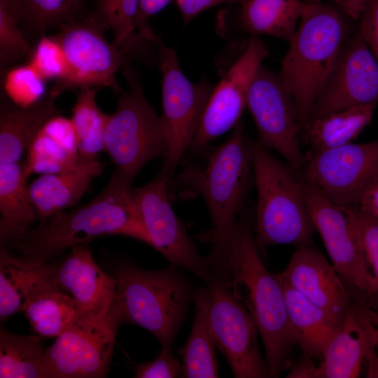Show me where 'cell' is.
I'll use <instances>...</instances> for the list:
<instances>
[{"mask_svg":"<svg viewBox=\"0 0 378 378\" xmlns=\"http://www.w3.org/2000/svg\"><path fill=\"white\" fill-rule=\"evenodd\" d=\"M132 182L114 170L105 188L89 202L57 211L38 221L9 246L20 257L51 262L64 251L104 235H122L150 246L132 196Z\"/></svg>","mask_w":378,"mask_h":378,"instance_id":"cell-1","label":"cell"},{"mask_svg":"<svg viewBox=\"0 0 378 378\" xmlns=\"http://www.w3.org/2000/svg\"><path fill=\"white\" fill-rule=\"evenodd\" d=\"M178 181L183 196H200L206 203L211 227L199 240L211 244L206 259L211 273L225 277L230 239L254 183L250 141L243 122L239 121L227 140L208 156L204 167L186 166Z\"/></svg>","mask_w":378,"mask_h":378,"instance_id":"cell-2","label":"cell"},{"mask_svg":"<svg viewBox=\"0 0 378 378\" xmlns=\"http://www.w3.org/2000/svg\"><path fill=\"white\" fill-rule=\"evenodd\" d=\"M259 251L253 225L246 217L239 216L226 252L229 286L257 325L270 377H277L289 368L297 342L279 274L266 268Z\"/></svg>","mask_w":378,"mask_h":378,"instance_id":"cell-3","label":"cell"},{"mask_svg":"<svg viewBox=\"0 0 378 378\" xmlns=\"http://www.w3.org/2000/svg\"><path fill=\"white\" fill-rule=\"evenodd\" d=\"M349 31L334 5L305 3L279 74L295 103L300 132Z\"/></svg>","mask_w":378,"mask_h":378,"instance_id":"cell-4","label":"cell"},{"mask_svg":"<svg viewBox=\"0 0 378 378\" xmlns=\"http://www.w3.org/2000/svg\"><path fill=\"white\" fill-rule=\"evenodd\" d=\"M116 290L111 309L122 324L139 326L161 346L172 347L183 323L193 290L188 280L170 265L147 270L125 262L115 269Z\"/></svg>","mask_w":378,"mask_h":378,"instance_id":"cell-5","label":"cell"},{"mask_svg":"<svg viewBox=\"0 0 378 378\" xmlns=\"http://www.w3.org/2000/svg\"><path fill=\"white\" fill-rule=\"evenodd\" d=\"M250 150L258 193L253 233L259 250L311 244L316 229L302 176L258 141H250Z\"/></svg>","mask_w":378,"mask_h":378,"instance_id":"cell-6","label":"cell"},{"mask_svg":"<svg viewBox=\"0 0 378 378\" xmlns=\"http://www.w3.org/2000/svg\"><path fill=\"white\" fill-rule=\"evenodd\" d=\"M122 70L128 89L120 90L116 109L110 114L104 134V151L115 164V170L133 182L147 163L164 157L167 143L160 117L147 101L129 60Z\"/></svg>","mask_w":378,"mask_h":378,"instance_id":"cell-7","label":"cell"},{"mask_svg":"<svg viewBox=\"0 0 378 378\" xmlns=\"http://www.w3.org/2000/svg\"><path fill=\"white\" fill-rule=\"evenodd\" d=\"M52 36L61 45L68 59L70 73L55 83L49 94L57 97L66 90L83 88H110L120 90L115 74L129 60L105 36L107 27L95 11L72 20Z\"/></svg>","mask_w":378,"mask_h":378,"instance_id":"cell-8","label":"cell"},{"mask_svg":"<svg viewBox=\"0 0 378 378\" xmlns=\"http://www.w3.org/2000/svg\"><path fill=\"white\" fill-rule=\"evenodd\" d=\"M158 57L162 74L160 120L167 143L161 169L172 186L176 168L190 146L215 88L205 79L197 83L189 80L173 49L160 45Z\"/></svg>","mask_w":378,"mask_h":378,"instance_id":"cell-9","label":"cell"},{"mask_svg":"<svg viewBox=\"0 0 378 378\" xmlns=\"http://www.w3.org/2000/svg\"><path fill=\"white\" fill-rule=\"evenodd\" d=\"M121 326L111 307L101 316L78 319L45 349L42 378L106 377Z\"/></svg>","mask_w":378,"mask_h":378,"instance_id":"cell-10","label":"cell"},{"mask_svg":"<svg viewBox=\"0 0 378 378\" xmlns=\"http://www.w3.org/2000/svg\"><path fill=\"white\" fill-rule=\"evenodd\" d=\"M209 290L207 321L215 347L224 356L236 378L270 377L258 347L257 325L233 295L227 282L213 276Z\"/></svg>","mask_w":378,"mask_h":378,"instance_id":"cell-11","label":"cell"},{"mask_svg":"<svg viewBox=\"0 0 378 378\" xmlns=\"http://www.w3.org/2000/svg\"><path fill=\"white\" fill-rule=\"evenodd\" d=\"M170 188L169 178L162 169L146 185L132 188L141 220L151 246L172 265L207 284L212 278L210 267L176 215L170 202Z\"/></svg>","mask_w":378,"mask_h":378,"instance_id":"cell-12","label":"cell"},{"mask_svg":"<svg viewBox=\"0 0 378 378\" xmlns=\"http://www.w3.org/2000/svg\"><path fill=\"white\" fill-rule=\"evenodd\" d=\"M302 178L341 207L355 206L378 180V140L304 155Z\"/></svg>","mask_w":378,"mask_h":378,"instance_id":"cell-13","label":"cell"},{"mask_svg":"<svg viewBox=\"0 0 378 378\" xmlns=\"http://www.w3.org/2000/svg\"><path fill=\"white\" fill-rule=\"evenodd\" d=\"M246 106L256 125L258 141L279 153L302 176L304 155L295 103L279 75L260 66L248 92Z\"/></svg>","mask_w":378,"mask_h":378,"instance_id":"cell-14","label":"cell"},{"mask_svg":"<svg viewBox=\"0 0 378 378\" xmlns=\"http://www.w3.org/2000/svg\"><path fill=\"white\" fill-rule=\"evenodd\" d=\"M304 193L315 229L322 238L331 264L355 299L368 307L371 279L358 231L348 209L336 204L305 181Z\"/></svg>","mask_w":378,"mask_h":378,"instance_id":"cell-15","label":"cell"},{"mask_svg":"<svg viewBox=\"0 0 378 378\" xmlns=\"http://www.w3.org/2000/svg\"><path fill=\"white\" fill-rule=\"evenodd\" d=\"M369 104H378V61L357 30L344 43L306 122Z\"/></svg>","mask_w":378,"mask_h":378,"instance_id":"cell-16","label":"cell"},{"mask_svg":"<svg viewBox=\"0 0 378 378\" xmlns=\"http://www.w3.org/2000/svg\"><path fill=\"white\" fill-rule=\"evenodd\" d=\"M267 55L265 45L253 36L243 54L214 88L189 148L202 151L239 122L251 84Z\"/></svg>","mask_w":378,"mask_h":378,"instance_id":"cell-17","label":"cell"},{"mask_svg":"<svg viewBox=\"0 0 378 378\" xmlns=\"http://www.w3.org/2000/svg\"><path fill=\"white\" fill-rule=\"evenodd\" d=\"M23 312L37 335L57 337L79 319L72 298L60 288L48 262L18 259Z\"/></svg>","mask_w":378,"mask_h":378,"instance_id":"cell-18","label":"cell"},{"mask_svg":"<svg viewBox=\"0 0 378 378\" xmlns=\"http://www.w3.org/2000/svg\"><path fill=\"white\" fill-rule=\"evenodd\" d=\"M279 274L338 325L353 309L365 306L355 299L332 265L311 244L296 246L287 267Z\"/></svg>","mask_w":378,"mask_h":378,"instance_id":"cell-19","label":"cell"},{"mask_svg":"<svg viewBox=\"0 0 378 378\" xmlns=\"http://www.w3.org/2000/svg\"><path fill=\"white\" fill-rule=\"evenodd\" d=\"M363 307H355L342 321L326 346L320 365H314L312 358L303 355L287 377H359L367 358L376 349L367 320L361 314Z\"/></svg>","mask_w":378,"mask_h":378,"instance_id":"cell-20","label":"cell"},{"mask_svg":"<svg viewBox=\"0 0 378 378\" xmlns=\"http://www.w3.org/2000/svg\"><path fill=\"white\" fill-rule=\"evenodd\" d=\"M70 249L64 257L48 262L54 278L74 300L79 319L105 314L115 297V276H109L96 263L88 241Z\"/></svg>","mask_w":378,"mask_h":378,"instance_id":"cell-21","label":"cell"},{"mask_svg":"<svg viewBox=\"0 0 378 378\" xmlns=\"http://www.w3.org/2000/svg\"><path fill=\"white\" fill-rule=\"evenodd\" d=\"M23 162L25 175L57 174L80 160L78 139L71 120L59 114L49 118L30 144Z\"/></svg>","mask_w":378,"mask_h":378,"instance_id":"cell-22","label":"cell"},{"mask_svg":"<svg viewBox=\"0 0 378 378\" xmlns=\"http://www.w3.org/2000/svg\"><path fill=\"white\" fill-rule=\"evenodd\" d=\"M104 165L97 160L80 159L74 168L57 174H41L28 186L39 220L78 204ZM38 220V221H39Z\"/></svg>","mask_w":378,"mask_h":378,"instance_id":"cell-23","label":"cell"},{"mask_svg":"<svg viewBox=\"0 0 378 378\" xmlns=\"http://www.w3.org/2000/svg\"><path fill=\"white\" fill-rule=\"evenodd\" d=\"M55 97L50 94L29 107L4 99L0 105V164L20 162L41 130L59 114Z\"/></svg>","mask_w":378,"mask_h":378,"instance_id":"cell-24","label":"cell"},{"mask_svg":"<svg viewBox=\"0 0 378 378\" xmlns=\"http://www.w3.org/2000/svg\"><path fill=\"white\" fill-rule=\"evenodd\" d=\"M23 163L0 164V246L23 237L39 218L30 198Z\"/></svg>","mask_w":378,"mask_h":378,"instance_id":"cell-25","label":"cell"},{"mask_svg":"<svg viewBox=\"0 0 378 378\" xmlns=\"http://www.w3.org/2000/svg\"><path fill=\"white\" fill-rule=\"evenodd\" d=\"M278 274L297 345L303 355L312 359L322 357L326 346L340 325Z\"/></svg>","mask_w":378,"mask_h":378,"instance_id":"cell-26","label":"cell"},{"mask_svg":"<svg viewBox=\"0 0 378 378\" xmlns=\"http://www.w3.org/2000/svg\"><path fill=\"white\" fill-rule=\"evenodd\" d=\"M377 105L355 106L308 120L300 135L312 150L352 143L372 121Z\"/></svg>","mask_w":378,"mask_h":378,"instance_id":"cell-27","label":"cell"},{"mask_svg":"<svg viewBox=\"0 0 378 378\" xmlns=\"http://www.w3.org/2000/svg\"><path fill=\"white\" fill-rule=\"evenodd\" d=\"M239 27L253 36L263 34L288 43L293 38L304 8L300 0H242Z\"/></svg>","mask_w":378,"mask_h":378,"instance_id":"cell-28","label":"cell"},{"mask_svg":"<svg viewBox=\"0 0 378 378\" xmlns=\"http://www.w3.org/2000/svg\"><path fill=\"white\" fill-rule=\"evenodd\" d=\"M195 315L186 344L177 349L182 358L184 378L218 377V361L207 321L209 290L207 286L193 290Z\"/></svg>","mask_w":378,"mask_h":378,"instance_id":"cell-29","label":"cell"},{"mask_svg":"<svg viewBox=\"0 0 378 378\" xmlns=\"http://www.w3.org/2000/svg\"><path fill=\"white\" fill-rule=\"evenodd\" d=\"M92 1L15 0V3L23 29L40 38L47 31L88 15Z\"/></svg>","mask_w":378,"mask_h":378,"instance_id":"cell-30","label":"cell"},{"mask_svg":"<svg viewBox=\"0 0 378 378\" xmlns=\"http://www.w3.org/2000/svg\"><path fill=\"white\" fill-rule=\"evenodd\" d=\"M97 88H83L76 94L71 120L78 139L80 158L91 161L104 150V134L110 115L96 102Z\"/></svg>","mask_w":378,"mask_h":378,"instance_id":"cell-31","label":"cell"},{"mask_svg":"<svg viewBox=\"0 0 378 378\" xmlns=\"http://www.w3.org/2000/svg\"><path fill=\"white\" fill-rule=\"evenodd\" d=\"M45 349L38 335L0 330V377L42 378Z\"/></svg>","mask_w":378,"mask_h":378,"instance_id":"cell-32","label":"cell"},{"mask_svg":"<svg viewBox=\"0 0 378 378\" xmlns=\"http://www.w3.org/2000/svg\"><path fill=\"white\" fill-rule=\"evenodd\" d=\"M96 13L113 36L114 45L127 57L137 55L143 41L136 27L140 0H95Z\"/></svg>","mask_w":378,"mask_h":378,"instance_id":"cell-33","label":"cell"},{"mask_svg":"<svg viewBox=\"0 0 378 378\" xmlns=\"http://www.w3.org/2000/svg\"><path fill=\"white\" fill-rule=\"evenodd\" d=\"M46 80L29 64L7 69L3 74V90L10 101L29 107L44 98Z\"/></svg>","mask_w":378,"mask_h":378,"instance_id":"cell-34","label":"cell"},{"mask_svg":"<svg viewBox=\"0 0 378 378\" xmlns=\"http://www.w3.org/2000/svg\"><path fill=\"white\" fill-rule=\"evenodd\" d=\"M346 208L355 223L370 276L367 304L369 308L378 309V218L368 215L354 206Z\"/></svg>","mask_w":378,"mask_h":378,"instance_id":"cell-35","label":"cell"},{"mask_svg":"<svg viewBox=\"0 0 378 378\" xmlns=\"http://www.w3.org/2000/svg\"><path fill=\"white\" fill-rule=\"evenodd\" d=\"M18 21L0 2V66L1 74L8 66L24 58L29 59L34 51L18 26Z\"/></svg>","mask_w":378,"mask_h":378,"instance_id":"cell-36","label":"cell"},{"mask_svg":"<svg viewBox=\"0 0 378 378\" xmlns=\"http://www.w3.org/2000/svg\"><path fill=\"white\" fill-rule=\"evenodd\" d=\"M45 79L55 83L66 78L70 66L59 43L53 36L44 35L38 38L29 62Z\"/></svg>","mask_w":378,"mask_h":378,"instance_id":"cell-37","label":"cell"},{"mask_svg":"<svg viewBox=\"0 0 378 378\" xmlns=\"http://www.w3.org/2000/svg\"><path fill=\"white\" fill-rule=\"evenodd\" d=\"M23 298L13 267L5 254L0 253V319L4 321L22 312Z\"/></svg>","mask_w":378,"mask_h":378,"instance_id":"cell-38","label":"cell"},{"mask_svg":"<svg viewBox=\"0 0 378 378\" xmlns=\"http://www.w3.org/2000/svg\"><path fill=\"white\" fill-rule=\"evenodd\" d=\"M183 365L172 353V347L162 346L158 356L153 360L136 365L134 377H181Z\"/></svg>","mask_w":378,"mask_h":378,"instance_id":"cell-39","label":"cell"},{"mask_svg":"<svg viewBox=\"0 0 378 378\" xmlns=\"http://www.w3.org/2000/svg\"><path fill=\"white\" fill-rule=\"evenodd\" d=\"M171 0H140L136 18V31L142 41H150L161 45L160 38L153 33L148 24L149 18L161 11Z\"/></svg>","mask_w":378,"mask_h":378,"instance_id":"cell-40","label":"cell"},{"mask_svg":"<svg viewBox=\"0 0 378 378\" xmlns=\"http://www.w3.org/2000/svg\"><path fill=\"white\" fill-rule=\"evenodd\" d=\"M359 20L358 30L378 61V0H370Z\"/></svg>","mask_w":378,"mask_h":378,"instance_id":"cell-41","label":"cell"},{"mask_svg":"<svg viewBox=\"0 0 378 378\" xmlns=\"http://www.w3.org/2000/svg\"><path fill=\"white\" fill-rule=\"evenodd\" d=\"M184 22L188 23L200 13L223 4L240 3L242 0H175Z\"/></svg>","mask_w":378,"mask_h":378,"instance_id":"cell-42","label":"cell"},{"mask_svg":"<svg viewBox=\"0 0 378 378\" xmlns=\"http://www.w3.org/2000/svg\"><path fill=\"white\" fill-rule=\"evenodd\" d=\"M354 207L368 215L378 218V180L364 190Z\"/></svg>","mask_w":378,"mask_h":378,"instance_id":"cell-43","label":"cell"},{"mask_svg":"<svg viewBox=\"0 0 378 378\" xmlns=\"http://www.w3.org/2000/svg\"><path fill=\"white\" fill-rule=\"evenodd\" d=\"M346 18L359 20L370 0H331Z\"/></svg>","mask_w":378,"mask_h":378,"instance_id":"cell-44","label":"cell"},{"mask_svg":"<svg viewBox=\"0 0 378 378\" xmlns=\"http://www.w3.org/2000/svg\"><path fill=\"white\" fill-rule=\"evenodd\" d=\"M361 314L367 321L378 328V309L363 307L361 309Z\"/></svg>","mask_w":378,"mask_h":378,"instance_id":"cell-45","label":"cell"},{"mask_svg":"<svg viewBox=\"0 0 378 378\" xmlns=\"http://www.w3.org/2000/svg\"><path fill=\"white\" fill-rule=\"evenodd\" d=\"M1 3H3L8 10L13 14L19 22V15L15 6V0H0Z\"/></svg>","mask_w":378,"mask_h":378,"instance_id":"cell-46","label":"cell"},{"mask_svg":"<svg viewBox=\"0 0 378 378\" xmlns=\"http://www.w3.org/2000/svg\"><path fill=\"white\" fill-rule=\"evenodd\" d=\"M367 322H368V329L374 340L375 348L378 351V328L373 326L368 321H367Z\"/></svg>","mask_w":378,"mask_h":378,"instance_id":"cell-47","label":"cell"},{"mask_svg":"<svg viewBox=\"0 0 378 378\" xmlns=\"http://www.w3.org/2000/svg\"><path fill=\"white\" fill-rule=\"evenodd\" d=\"M322 1H323V0H305L304 3L314 4L321 3Z\"/></svg>","mask_w":378,"mask_h":378,"instance_id":"cell-48","label":"cell"}]
</instances>
